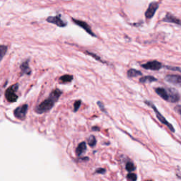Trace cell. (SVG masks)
Listing matches in <instances>:
<instances>
[{
    "label": "cell",
    "mask_w": 181,
    "mask_h": 181,
    "mask_svg": "<svg viewBox=\"0 0 181 181\" xmlns=\"http://www.w3.org/2000/svg\"><path fill=\"white\" fill-rule=\"evenodd\" d=\"M125 168L128 172H133L135 170V166L134 165V163L132 161H128V162L126 163Z\"/></svg>",
    "instance_id": "ac0fdd59"
},
{
    "label": "cell",
    "mask_w": 181,
    "mask_h": 181,
    "mask_svg": "<svg viewBox=\"0 0 181 181\" xmlns=\"http://www.w3.org/2000/svg\"><path fill=\"white\" fill-rule=\"evenodd\" d=\"M7 50H8V47L7 46L4 45H0V57H1V60H2L4 57V55H6Z\"/></svg>",
    "instance_id": "ffe728a7"
},
{
    "label": "cell",
    "mask_w": 181,
    "mask_h": 181,
    "mask_svg": "<svg viewBox=\"0 0 181 181\" xmlns=\"http://www.w3.org/2000/svg\"><path fill=\"white\" fill-rule=\"evenodd\" d=\"M128 77L129 78H133V77H138V76H141L142 75V73H141L140 71L134 69H130L128 71Z\"/></svg>",
    "instance_id": "2e32d148"
},
{
    "label": "cell",
    "mask_w": 181,
    "mask_h": 181,
    "mask_svg": "<svg viewBox=\"0 0 181 181\" xmlns=\"http://www.w3.org/2000/svg\"><path fill=\"white\" fill-rule=\"evenodd\" d=\"M145 103L147 105V106H149V107H151V108H152L154 111V112L156 115V117H157V118L158 119V120H159L161 123L165 124L166 126H167L168 128H169L171 132H173V133H175V129L174 128H173L172 124H171L170 123H168V122L166 120V118L164 117H163L162 115H161L159 111H158V109L156 108V107L154 106V104L153 103H151V101H145Z\"/></svg>",
    "instance_id": "7a4b0ae2"
},
{
    "label": "cell",
    "mask_w": 181,
    "mask_h": 181,
    "mask_svg": "<svg viewBox=\"0 0 181 181\" xmlns=\"http://www.w3.org/2000/svg\"><path fill=\"white\" fill-rule=\"evenodd\" d=\"M166 69L173 70V71H178V72H181V68L180 67H169V66H166Z\"/></svg>",
    "instance_id": "cb8c5ba5"
},
{
    "label": "cell",
    "mask_w": 181,
    "mask_h": 181,
    "mask_svg": "<svg viewBox=\"0 0 181 181\" xmlns=\"http://www.w3.org/2000/svg\"><path fill=\"white\" fill-rule=\"evenodd\" d=\"M28 106L27 104L22 105L21 106H19L18 107L14 110V114L16 118H18L21 120H23L26 118L27 111H28Z\"/></svg>",
    "instance_id": "277c9868"
},
{
    "label": "cell",
    "mask_w": 181,
    "mask_h": 181,
    "mask_svg": "<svg viewBox=\"0 0 181 181\" xmlns=\"http://www.w3.org/2000/svg\"><path fill=\"white\" fill-rule=\"evenodd\" d=\"M163 21L167 22V23H175L178 24V25L181 26V20L179 19H178L177 17L173 16V14L170 13H167L166 14V16L163 19Z\"/></svg>",
    "instance_id": "7c38bea8"
},
{
    "label": "cell",
    "mask_w": 181,
    "mask_h": 181,
    "mask_svg": "<svg viewBox=\"0 0 181 181\" xmlns=\"http://www.w3.org/2000/svg\"><path fill=\"white\" fill-rule=\"evenodd\" d=\"M62 91L60 89H56L53 90L52 92L50 93V96H48L47 99L43 101L42 103H40L38 106L36 107L35 111L37 112L38 114H43L44 112H48L53 108L54 105L56 102L58 101L60 97L62 95Z\"/></svg>",
    "instance_id": "6da1fadb"
},
{
    "label": "cell",
    "mask_w": 181,
    "mask_h": 181,
    "mask_svg": "<svg viewBox=\"0 0 181 181\" xmlns=\"http://www.w3.org/2000/svg\"><path fill=\"white\" fill-rule=\"evenodd\" d=\"M165 79L166 82L170 83V84L181 86V76L175 74H168L166 76Z\"/></svg>",
    "instance_id": "9c48e42d"
},
{
    "label": "cell",
    "mask_w": 181,
    "mask_h": 181,
    "mask_svg": "<svg viewBox=\"0 0 181 181\" xmlns=\"http://www.w3.org/2000/svg\"><path fill=\"white\" fill-rule=\"evenodd\" d=\"M174 110H175V111L177 112V113L179 114L181 117V106L180 105H177V106L174 107Z\"/></svg>",
    "instance_id": "484cf974"
},
{
    "label": "cell",
    "mask_w": 181,
    "mask_h": 181,
    "mask_svg": "<svg viewBox=\"0 0 181 181\" xmlns=\"http://www.w3.org/2000/svg\"><path fill=\"white\" fill-rule=\"evenodd\" d=\"M105 173H106V169L102 168H98V169H96V171H95V173H98V174H104Z\"/></svg>",
    "instance_id": "d4e9b609"
},
{
    "label": "cell",
    "mask_w": 181,
    "mask_h": 181,
    "mask_svg": "<svg viewBox=\"0 0 181 181\" xmlns=\"http://www.w3.org/2000/svg\"><path fill=\"white\" fill-rule=\"evenodd\" d=\"M81 104H82V101L80 100H78V101H76L74 103V111L77 112L78 110L79 109Z\"/></svg>",
    "instance_id": "603a6c76"
},
{
    "label": "cell",
    "mask_w": 181,
    "mask_h": 181,
    "mask_svg": "<svg viewBox=\"0 0 181 181\" xmlns=\"http://www.w3.org/2000/svg\"><path fill=\"white\" fill-rule=\"evenodd\" d=\"M21 76L23 75H30L31 74V69L29 66V60H26L21 63L20 65Z\"/></svg>",
    "instance_id": "8fae6325"
},
{
    "label": "cell",
    "mask_w": 181,
    "mask_h": 181,
    "mask_svg": "<svg viewBox=\"0 0 181 181\" xmlns=\"http://www.w3.org/2000/svg\"><path fill=\"white\" fill-rule=\"evenodd\" d=\"M127 180H128V181H137V177L136 174L130 172L128 173V175H127Z\"/></svg>",
    "instance_id": "44dd1931"
},
{
    "label": "cell",
    "mask_w": 181,
    "mask_h": 181,
    "mask_svg": "<svg viewBox=\"0 0 181 181\" xmlns=\"http://www.w3.org/2000/svg\"><path fill=\"white\" fill-rule=\"evenodd\" d=\"M155 92L161 98V99H163L166 101H168V100H169V97H168V93L167 89H165V88H161V87L156 88Z\"/></svg>",
    "instance_id": "4fadbf2b"
},
{
    "label": "cell",
    "mask_w": 181,
    "mask_h": 181,
    "mask_svg": "<svg viewBox=\"0 0 181 181\" xmlns=\"http://www.w3.org/2000/svg\"><path fill=\"white\" fill-rule=\"evenodd\" d=\"M86 54H87V55H90V57H94V59H96V60H98V61H99V62H103V63H104V62L101 59V57H99V56H98L97 55H96V54H94V53H90V52H89V51H86Z\"/></svg>",
    "instance_id": "7402d4cb"
},
{
    "label": "cell",
    "mask_w": 181,
    "mask_h": 181,
    "mask_svg": "<svg viewBox=\"0 0 181 181\" xmlns=\"http://www.w3.org/2000/svg\"><path fill=\"white\" fill-rule=\"evenodd\" d=\"M157 79L155 77H152V76H145L139 79V82L142 83V84H146V83H151L153 82H156Z\"/></svg>",
    "instance_id": "9a60e30c"
},
{
    "label": "cell",
    "mask_w": 181,
    "mask_h": 181,
    "mask_svg": "<svg viewBox=\"0 0 181 181\" xmlns=\"http://www.w3.org/2000/svg\"><path fill=\"white\" fill-rule=\"evenodd\" d=\"M98 105H99V107H100V108H101V110L102 111H103V112H106V109H105L104 105H103V103L99 101V102H98Z\"/></svg>",
    "instance_id": "4316f807"
},
{
    "label": "cell",
    "mask_w": 181,
    "mask_h": 181,
    "mask_svg": "<svg viewBox=\"0 0 181 181\" xmlns=\"http://www.w3.org/2000/svg\"><path fill=\"white\" fill-rule=\"evenodd\" d=\"M86 150V144L85 141H82L76 149V154L77 156H82L85 152Z\"/></svg>",
    "instance_id": "5bb4252c"
},
{
    "label": "cell",
    "mask_w": 181,
    "mask_h": 181,
    "mask_svg": "<svg viewBox=\"0 0 181 181\" xmlns=\"http://www.w3.org/2000/svg\"><path fill=\"white\" fill-rule=\"evenodd\" d=\"M141 67H143L145 69H150L154 71H158L161 69V67H163L162 64L160 62L156 60L150 61L145 63V64H142L141 65Z\"/></svg>",
    "instance_id": "52a82bcc"
},
{
    "label": "cell",
    "mask_w": 181,
    "mask_h": 181,
    "mask_svg": "<svg viewBox=\"0 0 181 181\" xmlns=\"http://www.w3.org/2000/svg\"><path fill=\"white\" fill-rule=\"evenodd\" d=\"M60 83H62V84H66V83H69L71 82L73 80V76L72 75H69V74H65L63 75L62 77H60Z\"/></svg>",
    "instance_id": "e0dca14e"
},
{
    "label": "cell",
    "mask_w": 181,
    "mask_h": 181,
    "mask_svg": "<svg viewBox=\"0 0 181 181\" xmlns=\"http://www.w3.org/2000/svg\"><path fill=\"white\" fill-rule=\"evenodd\" d=\"M96 139L94 135H90L89 137V138L88 139V144H89V145L90 146H91V147H94V146H96Z\"/></svg>",
    "instance_id": "d6986e66"
},
{
    "label": "cell",
    "mask_w": 181,
    "mask_h": 181,
    "mask_svg": "<svg viewBox=\"0 0 181 181\" xmlns=\"http://www.w3.org/2000/svg\"><path fill=\"white\" fill-rule=\"evenodd\" d=\"M19 84H15L11 86L5 91V98L7 101L10 103H14L18 99V96H17L16 92L19 89Z\"/></svg>",
    "instance_id": "3957f363"
},
{
    "label": "cell",
    "mask_w": 181,
    "mask_h": 181,
    "mask_svg": "<svg viewBox=\"0 0 181 181\" xmlns=\"http://www.w3.org/2000/svg\"><path fill=\"white\" fill-rule=\"evenodd\" d=\"M158 6H159V4H158V2H153L149 4L148 9H146L145 12V17L146 19H152L156 11L158 9Z\"/></svg>",
    "instance_id": "8992f818"
},
{
    "label": "cell",
    "mask_w": 181,
    "mask_h": 181,
    "mask_svg": "<svg viewBox=\"0 0 181 181\" xmlns=\"http://www.w3.org/2000/svg\"><path fill=\"white\" fill-rule=\"evenodd\" d=\"M72 19L73 22H74L76 25L82 27V28L84 29V30H85L86 31V32L89 33V35L93 36V37H96V36L95 35L94 33L92 31L90 26L86 23V22L81 21V20H78V19H74V18H72Z\"/></svg>",
    "instance_id": "ba28073f"
},
{
    "label": "cell",
    "mask_w": 181,
    "mask_h": 181,
    "mask_svg": "<svg viewBox=\"0 0 181 181\" xmlns=\"http://www.w3.org/2000/svg\"><path fill=\"white\" fill-rule=\"evenodd\" d=\"M93 131H99V128L98 127H93L92 128Z\"/></svg>",
    "instance_id": "83f0119b"
},
{
    "label": "cell",
    "mask_w": 181,
    "mask_h": 181,
    "mask_svg": "<svg viewBox=\"0 0 181 181\" xmlns=\"http://www.w3.org/2000/svg\"><path fill=\"white\" fill-rule=\"evenodd\" d=\"M46 21L48 23L55 24V25L58 27H60V28H64V27L67 26V23L61 19L60 14H58V15L55 16H49L46 19Z\"/></svg>",
    "instance_id": "5b68a950"
},
{
    "label": "cell",
    "mask_w": 181,
    "mask_h": 181,
    "mask_svg": "<svg viewBox=\"0 0 181 181\" xmlns=\"http://www.w3.org/2000/svg\"><path fill=\"white\" fill-rule=\"evenodd\" d=\"M167 90L168 93V97H169L168 102L177 103L179 101L180 95L177 90L174 89H172V88H167Z\"/></svg>",
    "instance_id": "30bf717a"
}]
</instances>
